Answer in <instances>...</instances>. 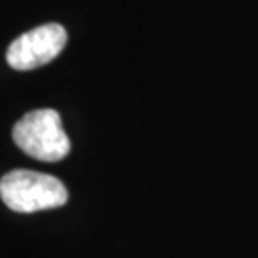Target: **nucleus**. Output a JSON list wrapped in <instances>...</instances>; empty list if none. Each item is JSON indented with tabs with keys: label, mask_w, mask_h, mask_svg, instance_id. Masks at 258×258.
<instances>
[{
	"label": "nucleus",
	"mask_w": 258,
	"mask_h": 258,
	"mask_svg": "<svg viewBox=\"0 0 258 258\" xmlns=\"http://www.w3.org/2000/svg\"><path fill=\"white\" fill-rule=\"evenodd\" d=\"M0 199L10 211L38 212L63 207L69 194L63 182L55 176L19 168L2 176Z\"/></svg>",
	"instance_id": "obj_1"
},
{
	"label": "nucleus",
	"mask_w": 258,
	"mask_h": 258,
	"mask_svg": "<svg viewBox=\"0 0 258 258\" xmlns=\"http://www.w3.org/2000/svg\"><path fill=\"white\" fill-rule=\"evenodd\" d=\"M12 138L23 153L44 163L61 161L71 151V140L55 109L29 111L14 124Z\"/></svg>",
	"instance_id": "obj_2"
},
{
	"label": "nucleus",
	"mask_w": 258,
	"mask_h": 258,
	"mask_svg": "<svg viewBox=\"0 0 258 258\" xmlns=\"http://www.w3.org/2000/svg\"><path fill=\"white\" fill-rule=\"evenodd\" d=\"M67 42V31L59 23H46L19 35L6 52L10 67L18 71H31L50 63L61 54Z\"/></svg>",
	"instance_id": "obj_3"
}]
</instances>
